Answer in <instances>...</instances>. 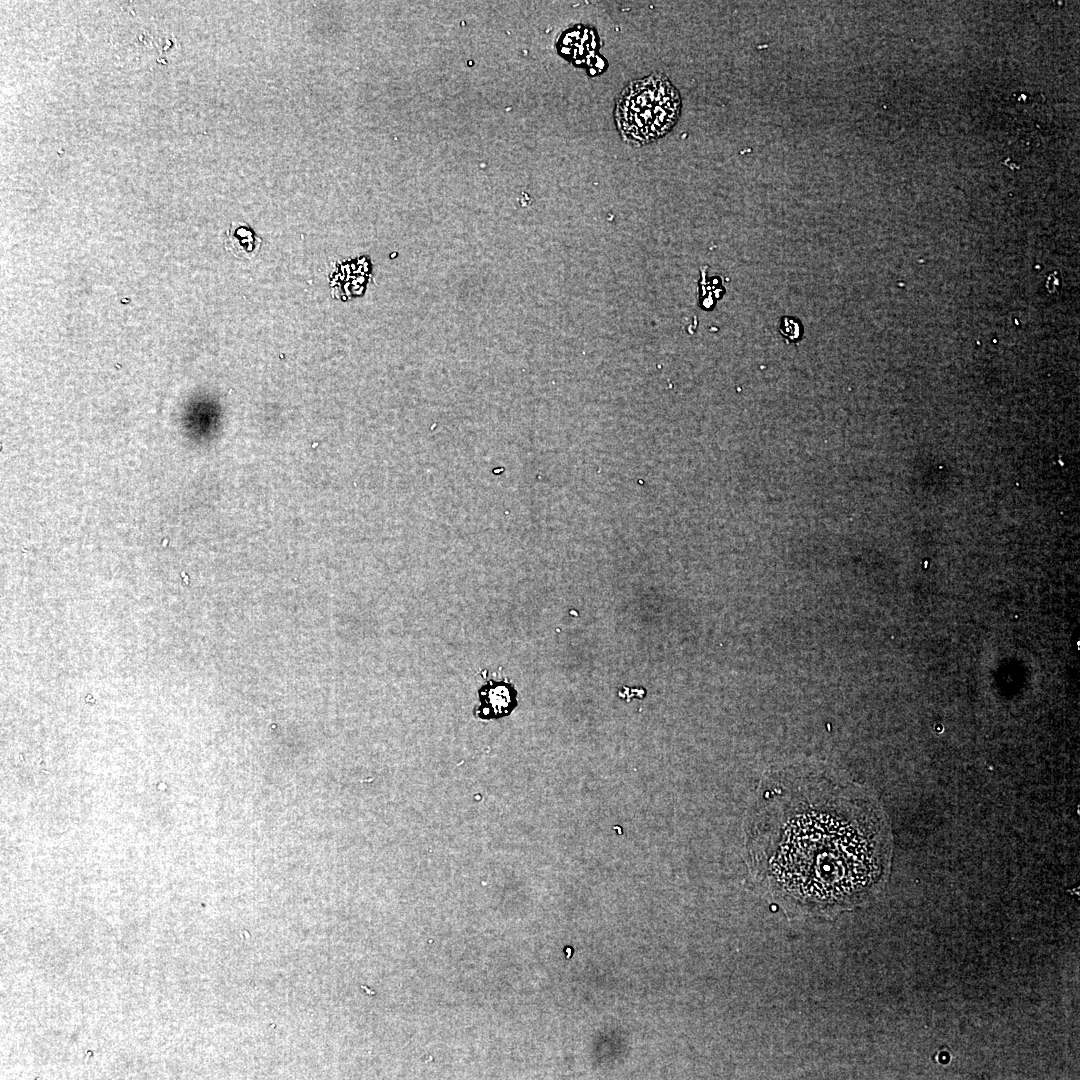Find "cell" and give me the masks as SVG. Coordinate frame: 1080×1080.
Listing matches in <instances>:
<instances>
[{
    "mask_svg": "<svg viewBox=\"0 0 1080 1080\" xmlns=\"http://www.w3.org/2000/svg\"><path fill=\"white\" fill-rule=\"evenodd\" d=\"M681 112L678 90L662 74L628 84L616 100L614 118L626 143L642 146L666 135Z\"/></svg>",
    "mask_w": 1080,
    "mask_h": 1080,
    "instance_id": "cell-2",
    "label": "cell"
},
{
    "mask_svg": "<svg viewBox=\"0 0 1080 1080\" xmlns=\"http://www.w3.org/2000/svg\"><path fill=\"white\" fill-rule=\"evenodd\" d=\"M262 240L246 223L233 222L226 232L224 241L225 248L239 259L254 258L260 248Z\"/></svg>",
    "mask_w": 1080,
    "mask_h": 1080,
    "instance_id": "cell-4",
    "label": "cell"
},
{
    "mask_svg": "<svg viewBox=\"0 0 1080 1080\" xmlns=\"http://www.w3.org/2000/svg\"><path fill=\"white\" fill-rule=\"evenodd\" d=\"M780 331L789 340H796L800 335V327L793 319L788 317L783 319Z\"/></svg>",
    "mask_w": 1080,
    "mask_h": 1080,
    "instance_id": "cell-5",
    "label": "cell"
},
{
    "mask_svg": "<svg viewBox=\"0 0 1080 1080\" xmlns=\"http://www.w3.org/2000/svg\"><path fill=\"white\" fill-rule=\"evenodd\" d=\"M747 836L758 877L805 914L862 906L889 876L891 835L879 803L825 767L772 773L753 805Z\"/></svg>",
    "mask_w": 1080,
    "mask_h": 1080,
    "instance_id": "cell-1",
    "label": "cell"
},
{
    "mask_svg": "<svg viewBox=\"0 0 1080 1080\" xmlns=\"http://www.w3.org/2000/svg\"><path fill=\"white\" fill-rule=\"evenodd\" d=\"M478 705L473 714L481 720L500 719L516 708L517 691L512 683L489 680L478 690Z\"/></svg>",
    "mask_w": 1080,
    "mask_h": 1080,
    "instance_id": "cell-3",
    "label": "cell"
}]
</instances>
